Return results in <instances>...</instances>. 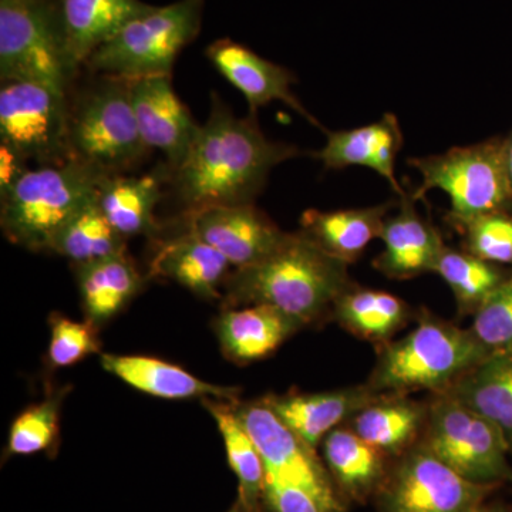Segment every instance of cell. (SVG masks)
Segmentation results:
<instances>
[{
  "instance_id": "6da1fadb",
  "label": "cell",
  "mask_w": 512,
  "mask_h": 512,
  "mask_svg": "<svg viewBox=\"0 0 512 512\" xmlns=\"http://www.w3.org/2000/svg\"><path fill=\"white\" fill-rule=\"evenodd\" d=\"M298 156V147L269 140L255 116H235L212 93L210 116L170 183L187 214L220 205L254 204L276 165Z\"/></svg>"
},
{
  "instance_id": "7a4b0ae2",
  "label": "cell",
  "mask_w": 512,
  "mask_h": 512,
  "mask_svg": "<svg viewBox=\"0 0 512 512\" xmlns=\"http://www.w3.org/2000/svg\"><path fill=\"white\" fill-rule=\"evenodd\" d=\"M224 286L225 308L271 306L305 326L349 288V265L298 232L258 264L235 269Z\"/></svg>"
},
{
  "instance_id": "3957f363",
  "label": "cell",
  "mask_w": 512,
  "mask_h": 512,
  "mask_svg": "<svg viewBox=\"0 0 512 512\" xmlns=\"http://www.w3.org/2000/svg\"><path fill=\"white\" fill-rule=\"evenodd\" d=\"M488 355L471 330L426 315L403 339L384 343L367 386L402 396L447 392Z\"/></svg>"
},
{
  "instance_id": "277c9868",
  "label": "cell",
  "mask_w": 512,
  "mask_h": 512,
  "mask_svg": "<svg viewBox=\"0 0 512 512\" xmlns=\"http://www.w3.org/2000/svg\"><path fill=\"white\" fill-rule=\"evenodd\" d=\"M104 177L77 158L26 170L8 190L0 192L3 234L29 251H50L60 229L96 197Z\"/></svg>"
},
{
  "instance_id": "5b68a950",
  "label": "cell",
  "mask_w": 512,
  "mask_h": 512,
  "mask_svg": "<svg viewBox=\"0 0 512 512\" xmlns=\"http://www.w3.org/2000/svg\"><path fill=\"white\" fill-rule=\"evenodd\" d=\"M94 76L97 82L69 96L72 156L103 174H124L151 151L138 130L131 80Z\"/></svg>"
},
{
  "instance_id": "8992f818",
  "label": "cell",
  "mask_w": 512,
  "mask_h": 512,
  "mask_svg": "<svg viewBox=\"0 0 512 512\" xmlns=\"http://www.w3.org/2000/svg\"><path fill=\"white\" fill-rule=\"evenodd\" d=\"M202 12L204 0L151 6L99 47L84 67L124 80L171 76L178 55L200 33Z\"/></svg>"
},
{
  "instance_id": "52a82bcc",
  "label": "cell",
  "mask_w": 512,
  "mask_h": 512,
  "mask_svg": "<svg viewBox=\"0 0 512 512\" xmlns=\"http://www.w3.org/2000/svg\"><path fill=\"white\" fill-rule=\"evenodd\" d=\"M79 67L64 39L57 0H0V79L69 93Z\"/></svg>"
},
{
  "instance_id": "ba28073f",
  "label": "cell",
  "mask_w": 512,
  "mask_h": 512,
  "mask_svg": "<svg viewBox=\"0 0 512 512\" xmlns=\"http://www.w3.org/2000/svg\"><path fill=\"white\" fill-rule=\"evenodd\" d=\"M409 164L421 177L414 200L433 190L443 191L450 198V217L458 227L481 215L504 211L511 201L504 141L454 147L436 156L410 158Z\"/></svg>"
},
{
  "instance_id": "9c48e42d",
  "label": "cell",
  "mask_w": 512,
  "mask_h": 512,
  "mask_svg": "<svg viewBox=\"0 0 512 512\" xmlns=\"http://www.w3.org/2000/svg\"><path fill=\"white\" fill-rule=\"evenodd\" d=\"M423 446L471 483L497 487L512 478L500 431L450 393L434 394L427 407Z\"/></svg>"
},
{
  "instance_id": "30bf717a",
  "label": "cell",
  "mask_w": 512,
  "mask_h": 512,
  "mask_svg": "<svg viewBox=\"0 0 512 512\" xmlns=\"http://www.w3.org/2000/svg\"><path fill=\"white\" fill-rule=\"evenodd\" d=\"M69 93L37 82L0 87V146L39 167L72 160Z\"/></svg>"
},
{
  "instance_id": "8fae6325",
  "label": "cell",
  "mask_w": 512,
  "mask_h": 512,
  "mask_svg": "<svg viewBox=\"0 0 512 512\" xmlns=\"http://www.w3.org/2000/svg\"><path fill=\"white\" fill-rule=\"evenodd\" d=\"M494 488L471 483L420 444L387 473L377 493L382 512H476Z\"/></svg>"
},
{
  "instance_id": "7c38bea8",
  "label": "cell",
  "mask_w": 512,
  "mask_h": 512,
  "mask_svg": "<svg viewBox=\"0 0 512 512\" xmlns=\"http://www.w3.org/2000/svg\"><path fill=\"white\" fill-rule=\"evenodd\" d=\"M234 407L261 453L265 477L302 485L328 500L340 501L335 484L315 450L299 440L264 400L248 403L235 400Z\"/></svg>"
},
{
  "instance_id": "4fadbf2b",
  "label": "cell",
  "mask_w": 512,
  "mask_h": 512,
  "mask_svg": "<svg viewBox=\"0 0 512 512\" xmlns=\"http://www.w3.org/2000/svg\"><path fill=\"white\" fill-rule=\"evenodd\" d=\"M187 215L188 231L221 252L235 269L274 254L289 235L254 204L220 205Z\"/></svg>"
},
{
  "instance_id": "5bb4252c",
  "label": "cell",
  "mask_w": 512,
  "mask_h": 512,
  "mask_svg": "<svg viewBox=\"0 0 512 512\" xmlns=\"http://www.w3.org/2000/svg\"><path fill=\"white\" fill-rule=\"evenodd\" d=\"M131 100L144 143L163 153L173 174L191 150L200 124L174 92L171 76L131 80Z\"/></svg>"
},
{
  "instance_id": "9a60e30c",
  "label": "cell",
  "mask_w": 512,
  "mask_h": 512,
  "mask_svg": "<svg viewBox=\"0 0 512 512\" xmlns=\"http://www.w3.org/2000/svg\"><path fill=\"white\" fill-rule=\"evenodd\" d=\"M205 55L214 64L215 69L235 89L244 94L251 116H255L261 107L268 106L274 101H281L309 121L312 126L326 131L293 94L292 84L296 80L291 70L269 62L264 57L256 55L249 47L231 39L215 40L207 47Z\"/></svg>"
},
{
  "instance_id": "2e32d148",
  "label": "cell",
  "mask_w": 512,
  "mask_h": 512,
  "mask_svg": "<svg viewBox=\"0 0 512 512\" xmlns=\"http://www.w3.org/2000/svg\"><path fill=\"white\" fill-rule=\"evenodd\" d=\"M380 396L365 384L332 392L269 394L262 400L299 440L316 450L343 421Z\"/></svg>"
},
{
  "instance_id": "e0dca14e",
  "label": "cell",
  "mask_w": 512,
  "mask_h": 512,
  "mask_svg": "<svg viewBox=\"0 0 512 512\" xmlns=\"http://www.w3.org/2000/svg\"><path fill=\"white\" fill-rule=\"evenodd\" d=\"M412 194L400 197L399 211L384 222L380 239L383 251L376 256L373 266L390 279H412L433 272L437 258L443 251L440 232L421 217Z\"/></svg>"
},
{
  "instance_id": "ac0fdd59",
  "label": "cell",
  "mask_w": 512,
  "mask_h": 512,
  "mask_svg": "<svg viewBox=\"0 0 512 512\" xmlns=\"http://www.w3.org/2000/svg\"><path fill=\"white\" fill-rule=\"evenodd\" d=\"M325 133V146L315 153L323 167L328 170H343L353 165L370 168L384 178L399 197L406 195L396 177L403 133L394 114H384L382 119L367 126Z\"/></svg>"
},
{
  "instance_id": "d6986e66",
  "label": "cell",
  "mask_w": 512,
  "mask_h": 512,
  "mask_svg": "<svg viewBox=\"0 0 512 512\" xmlns=\"http://www.w3.org/2000/svg\"><path fill=\"white\" fill-rule=\"evenodd\" d=\"M100 365L138 392L165 400H238L237 387L217 386L198 379L183 367L156 357L103 353Z\"/></svg>"
},
{
  "instance_id": "ffe728a7",
  "label": "cell",
  "mask_w": 512,
  "mask_h": 512,
  "mask_svg": "<svg viewBox=\"0 0 512 512\" xmlns=\"http://www.w3.org/2000/svg\"><path fill=\"white\" fill-rule=\"evenodd\" d=\"M170 183L167 165H158L151 173L106 175L97 190V202L107 220L123 238L153 235L158 231L156 208L163 198V185Z\"/></svg>"
},
{
  "instance_id": "44dd1931",
  "label": "cell",
  "mask_w": 512,
  "mask_h": 512,
  "mask_svg": "<svg viewBox=\"0 0 512 512\" xmlns=\"http://www.w3.org/2000/svg\"><path fill=\"white\" fill-rule=\"evenodd\" d=\"M302 328L291 316L266 305L225 308L215 322L222 352L242 365L271 355Z\"/></svg>"
},
{
  "instance_id": "7402d4cb",
  "label": "cell",
  "mask_w": 512,
  "mask_h": 512,
  "mask_svg": "<svg viewBox=\"0 0 512 512\" xmlns=\"http://www.w3.org/2000/svg\"><path fill=\"white\" fill-rule=\"evenodd\" d=\"M64 39L76 67L151 5L141 0H57Z\"/></svg>"
},
{
  "instance_id": "603a6c76",
  "label": "cell",
  "mask_w": 512,
  "mask_h": 512,
  "mask_svg": "<svg viewBox=\"0 0 512 512\" xmlns=\"http://www.w3.org/2000/svg\"><path fill=\"white\" fill-rule=\"evenodd\" d=\"M150 266L151 275L177 282L200 298L217 299L232 265L204 239L187 231L160 244Z\"/></svg>"
},
{
  "instance_id": "cb8c5ba5",
  "label": "cell",
  "mask_w": 512,
  "mask_h": 512,
  "mask_svg": "<svg viewBox=\"0 0 512 512\" xmlns=\"http://www.w3.org/2000/svg\"><path fill=\"white\" fill-rule=\"evenodd\" d=\"M393 202L350 210H308L301 217V232L326 254L352 264L370 242L380 238Z\"/></svg>"
},
{
  "instance_id": "d4e9b609",
  "label": "cell",
  "mask_w": 512,
  "mask_h": 512,
  "mask_svg": "<svg viewBox=\"0 0 512 512\" xmlns=\"http://www.w3.org/2000/svg\"><path fill=\"white\" fill-rule=\"evenodd\" d=\"M86 320L99 328L141 292L143 275L127 251L74 265Z\"/></svg>"
},
{
  "instance_id": "484cf974",
  "label": "cell",
  "mask_w": 512,
  "mask_h": 512,
  "mask_svg": "<svg viewBox=\"0 0 512 512\" xmlns=\"http://www.w3.org/2000/svg\"><path fill=\"white\" fill-rule=\"evenodd\" d=\"M446 393L490 421L512 451V352L490 353Z\"/></svg>"
},
{
  "instance_id": "4316f807",
  "label": "cell",
  "mask_w": 512,
  "mask_h": 512,
  "mask_svg": "<svg viewBox=\"0 0 512 512\" xmlns=\"http://www.w3.org/2000/svg\"><path fill=\"white\" fill-rule=\"evenodd\" d=\"M323 458L333 484L346 497L365 501L380 490L386 467L384 454L349 429L338 427L322 443Z\"/></svg>"
},
{
  "instance_id": "83f0119b",
  "label": "cell",
  "mask_w": 512,
  "mask_h": 512,
  "mask_svg": "<svg viewBox=\"0 0 512 512\" xmlns=\"http://www.w3.org/2000/svg\"><path fill=\"white\" fill-rule=\"evenodd\" d=\"M427 407L402 394H382L350 419L360 439L386 454L406 451L424 430Z\"/></svg>"
},
{
  "instance_id": "f1b7e54d",
  "label": "cell",
  "mask_w": 512,
  "mask_h": 512,
  "mask_svg": "<svg viewBox=\"0 0 512 512\" xmlns=\"http://www.w3.org/2000/svg\"><path fill=\"white\" fill-rule=\"evenodd\" d=\"M235 402V400H234ZM229 400L202 399L224 440L229 467L238 480V501L247 512H262L264 503L265 466L255 441L245 430Z\"/></svg>"
},
{
  "instance_id": "f546056e",
  "label": "cell",
  "mask_w": 512,
  "mask_h": 512,
  "mask_svg": "<svg viewBox=\"0 0 512 512\" xmlns=\"http://www.w3.org/2000/svg\"><path fill=\"white\" fill-rule=\"evenodd\" d=\"M335 318L348 332L369 342H389L409 319L410 308L393 293L350 285L333 305Z\"/></svg>"
},
{
  "instance_id": "4dcf8cb0",
  "label": "cell",
  "mask_w": 512,
  "mask_h": 512,
  "mask_svg": "<svg viewBox=\"0 0 512 512\" xmlns=\"http://www.w3.org/2000/svg\"><path fill=\"white\" fill-rule=\"evenodd\" d=\"M126 241L101 211L96 195L60 229L50 251L74 265L86 264L126 251Z\"/></svg>"
},
{
  "instance_id": "1f68e13d",
  "label": "cell",
  "mask_w": 512,
  "mask_h": 512,
  "mask_svg": "<svg viewBox=\"0 0 512 512\" xmlns=\"http://www.w3.org/2000/svg\"><path fill=\"white\" fill-rule=\"evenodd\" d=\"M437 274L450 286L456 298L458 311L474 313L481 303L493 293L505 276L500 269L470 252H460L444 245L434 265Z\"/></svg>"
},
{
  "instance_id": "d6a6232c",
  "label": "cell",
  "mask_w": 512,
  "mask_h": 512,
  "mask_svg": "<svg viewBox=\"0 0 512 512\" xmlns=\"http://www.w3.org/2000/svg\"><path fill=\"white\" fill-rule=\"evenodd\" d=\"M69 389L50 394L13 421L9 431L8 456H33L52 450L59 437L60 409Z\"/></svg>"
},
{
  "instance_id": "836d02e7",
  "label": "cell",
  "mask_w": 512,
  "mask_h": 512,
  "mask_svg": "<svg viewBox=\"0 0 512 512\" xmlns=\"http://www.w3.org/2000/svg\"><path fill=\"white\" fill-rule=\"evenodd\" d=\"M471 332L490 353L512 352V274L474 312Z\"/></svg>"
},
{
  "instance_id": "e575fe53",
  "label": "cell",
  "mask_w": 512,
  "mask_h": 512,
  "mask_svg": "<svg viewBox=\"0 0 512 512\" xmlns=\"http://www.w3.org/2000/svg\"><path fill=\"white\" fill-rule=\"evenodd\" d=\"M50 332L52 336L47 359L55 369L77 365L86 357L100 353L97 326L89 320L76 322L60 313H53L50 316Z\"/></svg>"
},
{
  "instance_id": "d590c367",
  "label": "cell",
  "mask_w": 512,
  "mask_h": 512,
  "mask_svg": "<svg viewBox=\"0 0 512 512\" xmlns=\"http://www.w3.org/2000/svg\"><path fill=\"white\" fill-rule=\"evenodd\" d=\"M460 228L470 254L495 265L512 264V218L504 211L481 215Z\"/></svg>"
},
{
  "instance_id": "8d00e7d4",
  "label": "cell",
  "mask_w": 512,
  "mask_h": 512,
  "mask_svg": "<svg viewBox=\"0 0 512 512\" xmlns=\"http://www.w3.org/2000/svg\"><path fill=\"white\" fill-rule=\"evenodd\" d=\"M265 507L271 512H342L340 501L328 500L322 495L275 478L265 477Z\"/></svg>"
},
{
  "instance_id": "74e56055",
  "label": "cell",
  "mask_w": 512,
  "mask_h": 512,
  "mask_svg": "<svg viewBox=\"0 0 512 512\" xmlns=\"http://www.w3.org/2000/svg\"><path fill=\"white\" fill-rule=\"evenodd\" d=\"M26 170V161L8 147L0 146V192L8 190Z\"/></svg>"
},
{
  "instance_id": "f35d334b",
  "label": "cell",
  "mask_w": 512,
  "mask_h": 512,
  "mask_svg": "<svg viewBox=\"0 0 512 512\" xmlns=\"http://www.w3.org/2000/svg\"><path fill=\"white\" fill-rule=\"evenodd\" d=\"M504 161L507 168L508 181L512 190V134L504 141Z\"/></svg>"
},
{
  "instance_id": "ab89813d",
  "label": "cell",
  "mask_w": 512,
  "mask_h": 512,
  "mask_svg": "<svg viewBox=\"0 0 512 512\" xmlns=\"http://www.w3.org/2000/svg\"><path fill=\"white\" fill-rule=\"evenodd\" d=\"M228 512H247V511L244 510V507H242V505L239 504V501L237 500V503L232 505L231 510H229Z\"/></svg>"
},
{
  "instance_id": "60d3db41",
  "label": "cell",
  "mask_w": 512,
  "mask_h": 512,
  "mask_svg": "<svg viewBox=\"0 0 512 512\" xmlns=\"http://www.w3.org/2000/svg\"><path fill=\"white\" fill-rule=\"evenodd\" d=\"M476 512H498V511H495V510H485V508L481 507V508H478V510Z\"/></svg>"
}]
</instances>
